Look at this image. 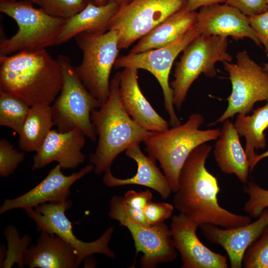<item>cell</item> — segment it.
Here are the masks:
<instances>
[{"label":"cell","instance_id":"6da1fadb","mask_svg":"<svg viewBox=\"0 0 268 268\" xmlns=\"http://www.w3.org/2000/svg\"><path fill=\"white\" fill-rule=\"evenodd\" d=\"M211 149L205 143L188 157L179 173L174 206L200 226L211 224L232 228L247 225L252 222L249 216L232 213L219 204L217 179L205 166Z\"/></svg>","mask_w":268,"mask_h":268},{"label":"cell","instance_id":"7a4b0ae2","mask_svg":"<svg viewBox=\"0 0 268 268\" xmlns=\"http://www.w3.org/2000/svg\"><path fill=\"white\" fill-rule=\"evenodd\" d=\"M0 92L29 106L50 105L61 92L63 73L58 59L45 49L0 56Z\"/></svg>","mask_w":268,"mask_h":268},{"label":"cell","instance_id":"3957f363","mask_svg":"<svg viewBox=\"0 0 268 268\" xmlns=\"http://www.w3.org/2000/svg\"><path fill=\"white\" fill-rule=\"evenodd\" d=\"M119 82L118 72L110 80L108 99L98 110H92L90 114L98 141L89 160L97 175L110 169L119 154L134 145L140 144L154 133L142 128L125 111L119 97Z\"/></svg>","mask_w":268,"mask_h":268},{"label":"cell","instance_id":"277c9868","mask_svg":"<svg viewBox=\"0 0 268 268\" xmlns=\"http://www.w3.org/2000/svg\"><path fill=\"white\" fill-rule=\"evenodd\" d=\"M204 120L201 114H192L183 124L153 133L144 141L148 155L159 162L172 192L178 190L180 172L190 153L220 134L219 129L200 130Z\"/></svg>","mask_w":268,"mask_h":268},{"label":"cell","instance_id":"5b68a950","mask_svg":"<svg viewBox=\"0 0 268 268\" xmlns=\"http://www.w3.org/2000/svg\"><path fill=\"white\" fill-rule=\"evenodd\" d=\"M33 2L21 0H0V11L15 20L17 32L0 43V56H8L23 51L45 49L56 45L67 19L53 17Z\"/></svg>","mask_w":268,"mask_h":268},{"label":"cell","instance_id":"8992f818","mask_svg":"<svg viewBox=\"0 0 268 268\" xmlns=\"http://www.w3.org/2000/svg\"><path fill=\"white\" fill-rule=\"evenodd\" d=\"M57 59L61 66L63 82L61 94L51 106L54 126L60 132L78 129L86 137L95 141L97 135L90 114L92 110L100 108L103 104L86 89L69 58L60 55Z\"/></svg>","mask_w":268,"mask_h":268},{"label":"cell","instance_id":"52a82bcc","mask_svg":"<svg viewBox=\"0 0 268 268\" xmlns=\"http://www.w3.org/2000/svg\"><path fill=\"white\" fill-rule=\"evenodd\" d=\"M226 37L200 34L183 50L176 64L174 79L170 86L172 90L173 105L180 111L192 83L201 74L207 77L216 76L215 64L231 62L227 51Z\"/></svg>","mask_w":268,"mask_h":268},{"label":"cell","instance_id":"ba28073f","mask_svg":"<svg viewBox=\"0 0 268 268\" xmlns=\"http://www.w3.org/2000/svg\"><path fill=\"white\" fill-rule=\"evenodd\" d=\"M75 39L83 53L81 64L74 67L75 72L86 89L103 104L109 95L111 71L120 50L117 32H83Z\"/></svg>","mask_w":268,"mask_h":268},{"label":"cell","instance_id":"9c48e42d","mask_svg":"<svg viewBox=\"0 0 268 268\" xmlns=\"http://www.w3.org/2000/svg\"><path fill=\"white\" fill-rule=\"evenodd\" d=\"M232 84L228 106L215 124L223 123L236 114L248 115L254 105L268 99V72L259 65L246 51L238 52L236 62L222 63Z\"/></svg>","mask_w":268,"mask_h":268},{"label":"cell","instance_id":"30bf717a","mask_svg":"<svg viewBox=\"0 0 268 268\" xmlns=\"http://www.w3.org/2000/svg\"><path fill=\"white\" fill-rule=\"evenodd\" d=\"M109 216L130 232L134 242L135 254H143L140 260L143 268H155L161 264L173 262L177 257L170 229L164 222L144 225L132 219L126 211L123 197L114 195L109 203Z\"/></svg>","mask_w":268,"mask_h":268},{"label":"cell","instance_id":"8fae6325","mask_svg":"<svg viewBox=\"0 0 268 268\" xmlns=\"http://www.w3.org/2000/svg\"><path fill=\"white\" fill-rule=\"evenodd\" d=\"M186 5V0H132L114 15L108 30L117 31L120 49H127Z\"/></svg>","mask_w":268,"mask_h":268},{"label":"cell","instance_id":"7c38bea8","mask_svg":"<svg viewBox=\"0 0 268 268\" xmlns=\"http://www.w3.org/2000/svg\"><path fill=\"white\" fill-rule=\"evenodd\" d=\"M200 34L195 25L184 35L165 46L139 53H129L118 57L115 68L131 67L142 69L151 73L159 82L163 94L164 108L172 127L179 126L181 121L174 110L172 90L169 76L173 62L178 55Z\"/></svg>","mask_w":268,"mask_h":268},{"label":"cell","instance_id":"4fadbf2b","mask_svg":"<svg viewBox=\"0 0 268 268\" xmlns=\"http://www.w3.org/2000/svg\"><path fill=\"white\" fill-rule=\"evenodd\" d=\"M72 205V201L67 200L62 202L43 203L25 210L35 222L37 230L56 234L70 244L77 252L79 265L86 258L94 254H101L115 259V254L109 247L115 228L109 227L94 241L85 242L79 240L74 234L71 222L66 214V210Z\"/></svg>","mask_w":268,"mask_h":268},{"label":"cell","instance_id":"5bb4252c","mask_svg":"<svg viewBox=\"0 0 268 268\" xmlns=\"http://www.w3.org/2000/svg\"><path fill=\"white\" fill-rule=\"evenodd\" d=\"M200 226L182 213L171 219L173 243L179 252L182 268H227V257L204 245L197 236Z\"/></svg>","mask_w":268,"mask_h":268},{"label":"cell","instance_id":"9a60e30c","mask_svg":"<svg viewBox=\"0 0 268 268\" xmlns=\"http://www.w3.org/2000/svg\"><path fill=\"white\" fill-rule=\"evenodd\" d=\"M58 164L37 186L27 193L12 199H6L0 207V214L16 208L24 210L45 202H62L67 200L70 188L77 180L93 171V164H88L78 172L65 175Z\"/></svg>","mask_w":268,"mask_h":268},{"label":"cell","instance_id":"2e32d148","mask_svg":"<svg viewBox=\"0 0 268 268\" xmlns=\"http://www.w3.org/2000/svg\"><path fill=\"white\" fill-rule=\"evenodd\" d=\"M195 26L200 34L231 36L236 40L248 38L262 47L250 26L248 17L226 3L201 7Z\"/></svg>","mask_w":268,"mask_h":268},{"label":"cell","instance_id":"e0dca14e","mask_svg":"<svg viewBox=\"0 0 268 268\" xmlns=\"http://www.w3.org/2000/svg\"><path fill=\"white\" fill-rule=\"evenodd\" d=\"M253 222L232 228L221 229L211 224L201 225V232L210 243L221 246L226 252L231 268L242 267L244 254L268 225V208Z\"/></svg>","mask_w":268,"mask_h":268},{"label":"cell","instance_id":"ac0fdd59","mask_svg":"<svg viewBox=\"0 0 268 268\" xmlns=\"http://www.w3.org/2000/svg\"><path fill=\"white\" fill-rule=\"evenodd\" d=\"M86 136L78 129L66 132L51 130L33 157V169L44 167L56 161L62 169H74L85 159L81 149Z\"/></svg>","mask_w":268,"mask_h":268},{"label":"cell","instance_id":"d6986e66","mask_svg":"<svg viewBox=\"0 0 268 268\" xmlns=\"http://www.w3.org/2000/svg\"><path fill=\"white\" fill-rule=\"evenodd\" d=\"M138 69L124 68L120 72L119 97L131 118L142 128L154 133L169 129L168 122L161 117L142 93L138 84Z\"/></svg>","mask_w":268,"mask_h":268},{"label":"cell","instance_id":"ffe728a7","mask_svg":"<svg viewBox=\"0 0 268 268\" xmlns=\"http://www.w3.org/2000/svg\"><path fill=\"white\" fill-rule=\"evenodd\" d=\"M23 260L30 268H76L80 266L75 249L60 237L46 231H41L36 244L27 248Z\"/></svg>","mask_w":268,"mask_h":268},{"label":"cell","instance_id":"44dd1931","mask_svg":"<svg viewBox=\"0 0 268 268\" xmlns=\"http://www.w3.org/2000/svg\"><path fill=\"white\" fill-rule=\"evenodd\" d=\"M140 144L134 145L126 150V155L137 164V172L132 177L120 179L114 176L111 169L105 172L104 183L109 187L136 185L149 188L157 192L163 199L170 195L172 191L165 175L156 164V159L145 155L140 150Z\"/></svg>","mask_w":268,"mask_h":268},{"label":"cell","instance_id":"7402d4cb","mask_svg":"<svg viewBox=\"0 0 268 268\" xmlns=\"http://www.w3.org/2000/svg\"><path fill=\"white\" fill-rule=\"evenodd\" d=\"M214 145L215 160L221 171L234 174L243 183L248 182L250 163L241 144L239 135L234 123L227 119L223 122Z\"/></svg>","mask_w":268,"mask_h":268},{"label":"cell","instance_id":"603a6c76","mask_svg":"<svg viewBox=\"0 0 268 268\" xmlns=\"http://www.w3.org/2000/svg\"><path fill=\"white\" fill-rule=\"evenodd\" d=\"M120 7L117 3L112 1L101 5L88 1L81 11L67 19L57 45L65 43L83 32L91 34L106 32L108 30L111 19Z\"/></svg>","mask_w":268,"mask_h":268},{"label":"cell","instance_id":"cb8c5ba5","mask_svg":"<svg viewBox=\"0 0 268 268\" xmlns=\"http://www.w3.org/2000/svg\"><path fill=\"white\" fill-rule=\"evenodd\" d=\"M197 14L196 11L184 7L139 39L130 53H139L159 48L175 41L195 25Z\"/></svg>","mask_w":268,"mask_h":268},{"label":"cell","instance_id":"d4e9b609","mask_svg":"<svg viewBox=\"0 0 268 268\" xmlns=\"http://www.w3.org/2000/svg\"><path fill=\"white\" fill-rule=\"evenodd\" d=\"M53 126L54 124L50 105L31 106L19 134L20 148L26 152H37Z\"/></svg>","mask_w":268,"mask_h":268},{"label":"cell","instance_id":"484cf974","mask_svg":"<svg viewBox=\"0 0 268 268\" xmlns=\"http://www.w3.org/2000/svg\"><path fill=\"white\" fill-rule=\"evenodd\" d=\"M263 106L253 110L251 115L238 114L234 123L239 136L245 138V152L250 167L256 153L267 145L264 131L268 128V99Z\"/></svg>","mask_w":268,"mask_h":268},{"label":"cell","instance_id":"4316f807","mask_svg":"<svg viewBox=\"0 0 268 268\" xmlns=\"http://www.w3.org/2000/svg\"><path fill=\"white\" fill-rule=\"evenodd\" d=\"M30 106L13 95L0 92V126L20 134Z\"/></svg>","mask_w":268,"mask_h":268},{"label":"cell","instance_id":"83f0119b","mask_svg":"<svg viewBox=\"0 0 268 268\" xmlns=\"http://www.w3.org/2000/svg\"><path fill=\"white\" fill-rule=\"evenodd\" d=\"M4 234L7 242L8 249L6 251L4 259L0 262V267L10 268L14 264H16L19 268H24L23 255L30 245L31 238L27 235L20 238L18 231L11 225L5 228Z\"/></svg>","mask_w":268,"mask_h":268},{"label":"cell","instance_id":"f1b7e54d","mask_svg":"<svg viewBox=\"0 0 268 268\" xmlns=\"http://www.w3.org/2000/svg\"><path fill=\"white\" fill-rule=\"evenodd\" d=\"M242 267L245 268H268V225L260 236L245 251Z\"/></svg>","mask_w":268,"mask_h":268},{"label":"cell","instance_id":"f546056e","mask_svg":"<svg viewBox=\"0 0 268 268\" xmlns=\"http://www.w3.org/2000/svg\"><path fill=\"white\" fill-rule=\"evenodd\" d=\"M38 5L48 14L67 19L81 11L87 0H38Z\"/></svg>","mask_w":268,"mask_h":268},{"label":"cell","instance_id":"4dcf8cb0","mask_svg":"<svg viewBox=\"0 0 268 268\" xmlns=\"http://www.w3.org/2000/svg\"><path fill=\"white\" fill-rule=\"evenodd\" d=\"M245 191L249 196L244 206V211L252 217H258L268 207V190L253 181L247 182Z\"/></svg>","mask_w":268,"mask_h":268},{"label":"cell","instance_id":"1f68e13d","mask_svg":"<svg viewBox=\"0 0 268 268\" xmlns=\"http://www.w3.org/2000/svg\"><path fill=\"white\" fill-rule=\"evenodd\" d=\"M25 153L14 148L8 140H0V176L7 177L12 174L24 159Z\"/></svg>","mask_w":268,"mask_h":268},{"label":"cell","instance_id":"d6a6232c","mask_svg":"<svg viewBox=\"0 0 268 268\" xmlns=\"http://www.w3.org/2000/svg\"><path fill=\"white\" fill-rule=\"evenodd\" d=\"M150 225L163 223L172 215L174 206L167 202L150 201L142 209Z\"/></svg>","mask_w":268,"mask_h":268},{"label":"cell","instance_id":"836d02e7","mask_svg":"<svg viewBox=\"0 0 268 268\" xmlns=\"http://www.w3.org/2000/svg\"><path fill=\"white\" fill-rule=\"evenodd\" d=\"M225 3L248 17L262 14L268 10V4L265 0H226Z\"/></svg>","mask_w":268,"mask_h":268},{"label":"cell","instance_id":"e575fe53","mask_svg":"<svg viewBox=\"0 0 268 268\" xmlns=\"http://www.w3.org/2000/svg\"><path fill=\"white\" fill-rule=\"evenodd\" d=\"M251 28L268 54V10L248 17Z\"/></svg>","mask_w":268,"mask_h":268},{"label":"cell","instance_id":"d590c367","mask_svg":"<svg viewBox=\"0 0 268 268\" xmlns=\"http://www.w3.org/2000/svg\"><path fill=\"white\" fill-rule=\"evenodd\" d=\"M124 201L133 207L143 209L152 199V194L149 190L136 192L133 190L127 191L123 197Z\"/></svg>","mask_w":268,"mask_h":268},{"label":"cell","instance_id":"8d00e7d4","mask_svg":"<svg viewBox=\"0 0 268 268\" xmlns=\"http://www.w3.org/2000/svg\"><path fill=\"white\" fill-rule=\"evenodd\" d=\"M124 202L126 211L132 219L142 224L149 225L143 209L133 207Z\"/></svg>","mask_w":268,"mask_h":268},{"label":"cell","instance_id":"74e56055","mask_svg":"<svg viewBox=\"0 0 268 268\" xmlns=\"http://www.w3.org/2000/svg\"><path fill=\"white\" fill-rule=\"evenodd\" d=\"M226 0H186V7L191 10L211 4L225 3Z\"/></svg>","mask_w":268,"mask_h":268},{"label":"cell","instance_id":"f35d334b","mask_svg":"<svg viewBox=\"0 0 268 268\" xmlns=\"http://www.w3.org/2000/svg\"><path fill=\"white\" fill-rule=\"evenodd\" d=\"M267 157H268V150L260 154H256L252 162L250 165V172H251L253 171L255 166L260 160Z\"/></svg>","mask_w":268,"mask_h":268},{"label":"cell","instance_id":"ab89813d","mask_svg":"<svg viewBox=\"0 0 268 268\" xmlns=\"http://www.w3.org/2000/svg\"><path fill=\"white\" fill-rule=\"evenodd\" d=\"M131 0H106L107 3L109 1L114 2L117 3L120 7L124 6Z\"/></svg>","mask_w":268,"mask_h":268},{"label":"cell","instance_id":"60d3db41","mask_svg":"<svg viewBox=\"0 0 268 268\" xmlns=\"http://www.w3.org/2000/svg\"><path fill=\"white\" fill-rule=\"evenodd\" d=\"M92 1L97 5H104L107 3L106 0H92Z\"/></svg>","mask_w":268,"mask_h":268},{"label":"cell","instance_id":"b9f144b4","mask_svg":"<svg viewBox=\"0 0 268 268\" xmlns=\"http://www.w3.org/2000/svg\"><path fill=\"white\" fill-rule=\"evenodd\" d=\"M4 0L8 1L13 2V1H16L21 0ZM28 0V1H31L32 2H33V3L36 4L37 5L38 4V0Z\"/></svg>","mask_w":268,"mask_h":268},{"label":"cell","instance_id":"7bdbcfd3","mask_svg":"<svg viewBox=\"0 0 268 268\" xmlns=\"http://www.w3.org/2000/svg\"><path fill=\"white\" fill-rule=\"evenodd\" d=\"M263 66L264 69L268 72V63L264 64Z\"/></svg>","mask_w":268,"mask_h":268},{"label":"cell","instance_id":"ee69618b","mask_svg":"<svg viewBox=\"0 0 268 268\" xmlns=\"http://www.w3.org/2000/svg\"><path fill=\"white\" fill-rule=\"evenodd\" d=\"M265 1L267 2V3L268 4V0H265Z\"/></svg>","mask_w":268,"mask_h":268}]
</instances>
